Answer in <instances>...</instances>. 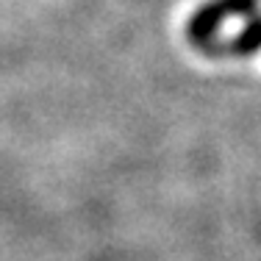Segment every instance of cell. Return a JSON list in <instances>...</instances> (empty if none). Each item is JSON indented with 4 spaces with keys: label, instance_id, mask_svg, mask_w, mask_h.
<instances>
[{
    "label": "cell",
    "instance_id": "6da1fadb",
    "mask_svg": "<svg viewBox=\"0 0 261 261\" xmlns=\"http://www.w3.org/2000/svg\"><path fill=\"white\" fill-rule=\"evenodd\" d=\"M256 11V0H208L206 6L197 9V14L189 20L186 34L195 45L211 47L214 45V34L228 17H239V14H253Z\"/></svg>",
    "mask_w": 261,
    "mask_h": 261
},
{
    "label": "cell",
    "instance_id": "7a4b0ae2",
    "mask_svg": "<svg viewBox=\"0 0 261 261\" xmlns=\"http://www.w3.org/2000/svg\"><path fill=\"white\" fill-rule=\"evenodd\" d=\"M258 47H261V17H250L245 31L228 45V50H233L239 56H247V53H256Z\"/></svg>",
    "mask_w": 261,
    "mask_h": 261
}]
</instances>
